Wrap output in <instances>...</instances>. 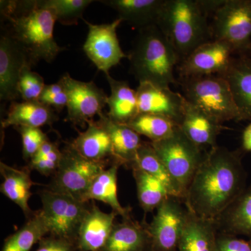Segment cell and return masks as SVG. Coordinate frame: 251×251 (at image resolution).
Returning a JSON list of instances; mask_svg holds the SVG:
<instances>
[{"label": "cell", "instance_id": "7c38bea8", "mask_svg": "<svg viewBox=\"0 0 251 251\" xmlns=\"http://www.w3.org/2000/svg\"><path fill=\"white\" fill-rule=\"evenodd\" d=\"M83 21L88 26L83 50L98 70L108 75L110 69L118 65L122 59L128 58V54L122 50L117 37V29L122 21L117 18L111 23L101 25Z\"/></svg>", "mask_w": 251, "mask_h": 251}, {"label": "cell", "instance_id": "e0dca14e", "mask_svg": "<svg viewBox=\"0 0 251 251\" xmlns=\"http://www.w3.org/2000/svg\"><path fill=\"white\" fill-rule=\"evenodd\" d=\"M179 126L188 138L202 150L218 146V136L223 130L227 129L214 117L187 100Z\"/></svg>", "mask_w": 251, "mask_h": 251}, {"label": "cell", "instance_id": "1f68e13d", "mask_svg": "<svg viewBox=\"0 0 251 251\" xmlns=\"http://www.w3.org/2000/svg\"><path fill=\"white\" fill-rule=\"evenodd\" d=\"M127 126L151 142L168 138L179 126L168 117L149 113H138Z\"/></svg>", "mask_w": 251, "mask_h": 251}, {"label": "cell", "instance_id": "d6a6232c", "mask_svg": "<svg viewBox=\"0 0 251 251\" xmlns=\"http://www.w3.org/2000/svg\"><path fill=\"white\" fill-rule=\"evenodd\" d=\"M94 1L92 0H37L39 6L52 10L57 22L66 26L77 25L85 10Z\"/></svg>", "mask_w": 251, "mask_h": 251}, {"label": "cell", "instance_id": "44dd1931", "mask_svg": "<svg viewBox=\"0 0 251 251\" xmlns=\"http://www.w3.org/2000/svg\"><path fill=\"white\" fill-rule=\"evenodd\" d=\"M99 121L108 130L111 138L115 162L131 167L143 142L140 135L128 126L112 121L107 114L99 117Z\"/></svg>", "mask_w": 251, "mask_h": 251}, {"label": "cell", "instance_id": "74e56055", "mask_svg": "<svg viewBox=\"0 0 251 251\" xmlns=\"http://www.w3.org/2000/svg\"><path fill=\"white\" fill-rule=\"evenodd\" d=\"M35 251H75L77 250L76 244L63 238L49 236L39 242Z\"/></svg>", "mask_w": 251, "mask_h": 251}, {"label": "cell", "instance_id": "836d02e7", "mask_svg": "<svg viewBox=\"0 0 251 251\" xmlns=\"http://www.w3.org/2000/svg\"><path fill=\"white\" fill-rule=\"evenodd\" d=\"M45 86L43 77L31 71V66L23 68L18 79V91L24 101L39 100Z\"/></svg>", "mask_w": 251, "mask_h": 251}, {"label": "cell", "instance_id": "277c9868", "mask_svg": "<svg viewBox=\"0 0 251 251\" xmlns=\"http://www.w3.org/2000/svg\"><path fill=\"white\" fill-rule=\"evenodd\" d=\"M209 18L200 0H165L157 26L174 48L180 62L212 40Z\"/></svg>", "mask_w": 251, "mask_h": 251}, {"label": "cell", "instance_id": "ba28073f", "mask_svg": "<svg viewBox=\"0 0 251 251\" xmlns=\"http://www.w3.org/2000/svg\"><path fill=\"white\" fill-rule=\"evenodd\" d=\"M40 196L41 214L49 234L76 244L81 224L89 210L87 202L51 190L43 191Z\"/></svg>", "mask_w": 251, "mask_h": 251}, {"label": "cell", "instance_id": "f546056e", "mask_svg": "<svg viewBox=\"0 0 251 251\" xmlns=\"http://www.w3.org/2000/svg\"><path fill=\"white\" fill-rule=\"evenodd\" d=\"M130 168H137L151 175L164 185L170 196L180 198L179 191L175 186L171 175L152 145L150 143H143L137 153L136 158Z\"/></svg>", "mask_w": 251, "mask_h": 251}, {"label": "cell", "instance_id": "60d3db41", "mask_svg": "<svg viewBox=\"0 0 251 251\" xmlns=\"http://www.w3.org/2000/svg\"><path fill=\"white\" fill-rule=\"evenodd\" d=\"M242 149L244 151H251V123L243 132Z\"/></svg>", "mask_w": 251, "mask_h": 251}, {"label": "cell", "instance_id": "5bb4252c", "mask_svg": "<svg viewBox=\"0 0 251 251\" xmlns=\"http://www.w3.org/2000/svg\"><path fill=\"white\" fill-rule=\"evenodd\" d=\"M31 66L27 54L21 46L1 27L0 37V99L14 101L20 97L18 79L23 68Z\"/></svg>", "mask_w": 251, "mask_h": 251}, {"label": "cell", "instance_id": "8d00e7d4", "mask_svg": "<svg viewBox=\"0 0 251 251\" xmlns=\"http://www.w3.org/2000/svg\"><path fill=\"white\" fill-rule=\"evenodd\" d=\"M62 152L57 147L47 156L39 159H31L29 166L32 169L36 170L41 175H49L56 173L58 170L61 161H62Z\"/></svg>", "mask_w": 251, "mask_h": 251}, {"label": "cell", "instance_id": "8992f818", "mask_svg": "<svg viewBox=\"0 0 251 251\" xmlns=\"http://www.w3.org/2000/svg\"><path fill=\"white\" fill-rule=\"evenodd\" d=\"M184 201L188 187L201 166L206 151L193 143L176 127L168 138L151 142Z\"/></svg>", "mask_w": 251, "mask_h": 251}, {"label": "cell", "instance_id": "83f0119b", "mask_svg": "<svg viewBox=\"0 0 251 251\" xmlns=\"http://www.w3.org/2000/svg\"><path fill=\"white\" fill-rule=\"evenodd\" d=\"M120 166V163L115 162L97 176L87 193L85 201L87 202L95 200L105 203L117 215L121 216L123 219H128L130 218V209L122 206L117 196V173Z\"/></svg>", "mask_w": 251, "mask_h": 251}, {"label": "cell", "instance_id": "603a6c76", "mask_svg": "<svg viewBox=\"0 0 251 251\" xmlns=\"http://www.w3.org/2000/svg\"><path fill=\"white\" fill-rule=\"evenodd\" d=\"M57 120L54 109L36 101L11 102L7 116L1 122L4 128L9 126H27L40 128L51 125Z\"/></svg>", "mask_w": 251, "mask_h": 251}, {"label": "cell", "instance_id": "7402d4cb", "mask_svg": "<svg viewBox=\"0 0 251 251\" xmlns=\"http://www.w3.org/2000/svg\"><path fill=\"white\" fill-rule=\"evenodd\" d=\"M85 131L79 133L71 145L80 156L86 159L105 163L113 158L111 138L101 122L91 121Z\"/></svg>", "mask_w": 251, "mask_h": 251}, {"label": "cell", "instance_id": "9a60e30c", "mask_svg": "<svg viewBox=\"0 0 251 251\" xmlns=\"http://www.w3.org/2000/svg\"><path fill=\"white\" fill-rule=\"evenodd\" d=\"M138 113L154 114L168 117L180 125L184 117L186 99L170 87L140 82L136 90Z\"/></svg>", "mask_w": 251, "mask_h": 251}, {"label": "cell", "instance_id": "d4e9b609", "mask_svg": "<svg viewBox=\"0 0 251 251\" xmlns=\"http://www.w3.org/2000/svg\"><path fill=\"white\" fill-rule=\"evenodd\" d=\"M105 76L111 91L107 115L112 121L127 125L138 114L136 91L130 88L127 81L116 80L110 74Z\"/></svg>", "mask_w": 251, "mask_h": 251}, {"label": "cell", "instance_id": "cb8c5ba5", "mask_svg": "<svg viewBox=\"0 0 251 251\" xmlns=\"http://www.w3.org/2000/svg\"><path fill=\"white\" fill-rule=\"evenodd\" d=\"M102 251H151V239L146 226L124 219L115 225Z\"/></svg>", "mask_w": 251, "mask_h": 251}, {"label": "cell", "instance_id": "d6986e66", "mask_svg": "<svg viewBox=\"0 0 251 251\" xmlns=\"http://www.w3.org/2000/svg\"><path fill=\"white\" fill-rule=\"evenodd\" d=\"M242 120H251V57L235 55L224 75Z\"/></svg>", "mask_w": 251, "mask_h": 251}, {"label": "cell", "instance_id": "b9f144b4", "mask_svg": "<svg viewBox=\"0 0 251 251\" xmlns=\"http://www.w3.org/2000/svg\"><path fill=\"white\" fill-rule=\"evenodd\" d=\"M249 56H250V57H251V48L250 53H249Z\"/></svg>", "mask_w": 251, "mask_h": 251}, {"label": "cell", "instance_id": "5b68a950", "mask_svg": "<svg viewBox=\"0 0 251 251\" xmlns=\"http://www.w3.org/2000/svg\"><path fill=\"white\" fill-rule=\"evenodd\" d=\"M183 96L188 102L201 108L220 123L242 121L228 82L219 75L179 77Z\"/></svg>", "mask_w": 251, "mask_h": 251}, {"label": "cell", "instance_id": "ffe728a7", "mask_svg": "<svg viewBox=\"0 0 251 251\" xmlns=\"http://www.w3.org/2000/svg\"><path fill=\"white\" fill-rule=\"evenodd\" d=\"M218 232L215 221L200 217L188 210L178 251H214Z\"/></svg>", "mask_w": 251, "mask_h": 251}, {"label": "cell", "instance_id": "9c48e42d", "mask_svg": "<svg viewBox=\"0 0 251 251\" xmlns=\"http://www.w3.org/2000/svg\"><path fill=\"white\" fill-rule=\"evenodd\" d=\"M62 152V161L50 190L87 202V193L94 179L105 170V163L86 159L72 145Z\"/></svg>", "mask_w": 251, "mask_h": 251}, {"label": "cell", "instance_id": "4316f807", "mask_svg": "<svg viewBox=\"0 0 251 251\" xmlns=\"http://www.w3.org/2000/svg\"><path fill=\"white\" fill-rule=\"evenodd\" d=\"M0 172L3 177L1 193L17 204L28 217L31 214L28 202L33 185L29 173L8 166L3 162L0 163Z\"/></svg>", "mask_w": 251, "mask_h": 251}, {"label": "cell", "instance_id": "e575fe53", "mask_svg": "<svg viewBox=\"0 0 251 251\" xmlns=\"http://www.w3.org/2000/svg\"><path fill=\"white\" fill-rule=\"evenodd\" d=\"M22 138L23 154L25 159H31L38 150L49 140L47 135L40 128L15 127Z\"/></svg>", "mask_w": 251, "mask_h": 251}, {"label": "cell", "instance_id": "52a82bcc", "mask_svg": "<svg viewBox=\"0 0 251 251\" xmlns=\"http://www.w3.org/2000/svg\"><path fill=\"white\" fill-rule=\"evenodd\" d=\"M212 39L232 46L235 55H249L251 0H226L212 17Z\"/></svg>", "mask_w": 251, "mask_h": 251}, {"label": "cell", "instance_id": "ac0fdd59", "mask_svg": "<svg viewBox=\"0 0 251 251\" xmlns=\"http://www.w3.org/2000/svg\"><path fill=\"white\" fill-rule=\"evenodd\" d=\"M99 2L115 10L119 19L139 31L157 25L165 0H100Z\"/></svg>", "mask_w": 251, "mask_h": 251}, {"label": "cell", "instance_id": "4fadbf2b", "mask_svg": "<svg viewBox=\"0 0 251 251\" xmlns=\"http://www.w3.org/2000/svg\"><path fill=\"white\" fill-rule=\"evenodd\" d=\"M235 56L232 46L225 41L212 40L193 51L178 65L179 77L195 75H223Z\"/></svg>", "mask_w": 251, "mask_h": 251}, {"label": "cell", "instance_id": "f1b7e54d", "mask_svg": "<svg viewBox=\"0 0 251 251\" xmlns=\"http://www.w3.org/2000/svg\"><path fill=\"white\" fill-rule=\"evenodd\" d=\"M48 234L45 219L41 211H38L19 230L5 240L1 251H30Z\"/></svg>", "mask_w": 251, "mask_h": 251}, {"label": "cell", "instance_id": "7a4b0ae2", "mask_svg": "<svg viewBox=\"0 0 251 251\" xmlns=\"http://www.w3.org/2000/svg\"><path fill=\"white\" fill-rule=\"evenodd\" d=\"M3 28L22 47L31 67L40 61L53 62L65 49L54 37L57 22L52 10L42 7L37 1H1Z\"/></svg>", "mask_w": 251, "mask_h": 251}, {"label": "cell", "instance_id": "4dcf8cb0", "mask_svg": "<svg viewBox=\"0 0 251 251\" xmlns=\"http://www.w3.org/2000/svg\"><path fill=\"white\" fill-rule=\"evenodd\" d=\"M140 205L146 213L156 210L169 197V193L161 181L139 168H133Z\"/></svg>", "mask_w": 251, "mask_h": 251}, {"label": "cell", "instance_id": "f35d334b", "mask_svg": "<svg viewBox=\"0 0 251 251\" xmlns=\"http://www.w3.org/2000/svg\"><path fill=\"white\" fill-rule=\"evenodd\" d=\"M39 101L49 105L57 112H60L64 107L67 106V94L66 93L65 90H64L60 93L49 96V97H42L39 99Z\"/></svg>", "mask_w": 251, "mask_h": 251}, {"label": "cell", "instance_id": "30bf717a", "mask_svg": "<svg viewBox=\"0 0 251 251\" xmlns=\"http://www.w3.org/2000/svg\"><path fill=\"white\" fill-rule=\"evenodd\" d=\"M156 210L151 222L146 225L151 239V251L178 250L180 236L188 214L184 201L170 196Z\"/></svg>", "mask_w": 251, "mask_h": 251}, {"label": "cell", "instance_id": "484cf974", "mask_svg": "<svg viewBox=\"0 0 251 251\" xmlns=\"http://www.w3.org/2000/svg\"><path fill=\"white\" fill-rule=\"evenodd\" d=\"M215 222L219 232L251 239V190H246Z\"/></svg>", "mask_w": 251, "mask_h": 251}, {"label": "cell", "instance_id": "d590c367", "mask_svg": "<svg viewBox=\"0 0 251 251\" xmlns=\"http://www.w3.org/2000/svg\"><path fill=\"white\" fill-rule=\"evenodd\" d=\"M214 251H251V239L246 240L234 234L218 232Z\"/></svg>", "mask_w": 251, "mask_h": 251}, {"label": "cell", "instance_id": "8fae6325", "mask_svg": "<svg viewBox=\"0 0 251 251\" xmlns=\"http://www.w3.org/2000/svg\"><path fill=\"white\" fill-rule=\"evenodd\" d=\"M68 97L67 120L83 126L103 115L108 97L94 82H82L65 74L59 79Z\"/></svg>", "mask_w": 251, "mask_h": 251}, {"label": "cell", "instance_id": "ab89813d", "mask_svg": "<svg viewBox=\"0 0 251 251\" xmlns=\"http://www.w3.org/2000/svg\"><path fill=\"white\" fill-rule=\"evenodd\" d=\"M57 145L56 144L52 143V142L48 140L46 142L40 149L38 150L37 152L34 155L31 159H39V158H43V157L47 156L49 153H50L52 150L57 148Z\"/></svg>", "mask_w": 251, "mask_h": 251}, {"label": "cell", "instance_id": "6da1fadb", "mask_svg": "<svg viewBox=\"0 0 251 251\" xmlns=\"http://www.w3.org/2000/svg\"><path fill=\"white\" fill-rule=\"evenodd\" d=\"M246 180L240 151L216 146L206 151L184 202L196 216L216 221L247 190Z\"/></svg>", "mask_w": 251, "mask_h": 251}, {"label": "cell", "instance_id": "2e32d148", "mask_svg": "<svg viewBox=\"0 0 251 251\" xmlns=\"http://www.w3.org/2000/svg\"><path fill=\"white\" fill-rule=\"evenodd\" d=\"M117 215L114 211L103 212L96 205L89 208L77 233V250L103 251L115 227Z\"/></svg>", "mask_w": 251, "mask_h": 251}, {"label": "cell", "instance_id": "3957f363", "mask_svg": "<svg viewBox=\"0 0 251 251\" xmlns=\"http://www.w3.org/2000/svg\"><path fill=\"white\" fill-rule=\"evenodd\" d=\"M128 54L130 72L140 82L160 87L177 84L175 70L179 56L159 27L150 26L138 31Z\"/></svg>", "mask_w": 251, "mask_h": 251}]
</instances>
